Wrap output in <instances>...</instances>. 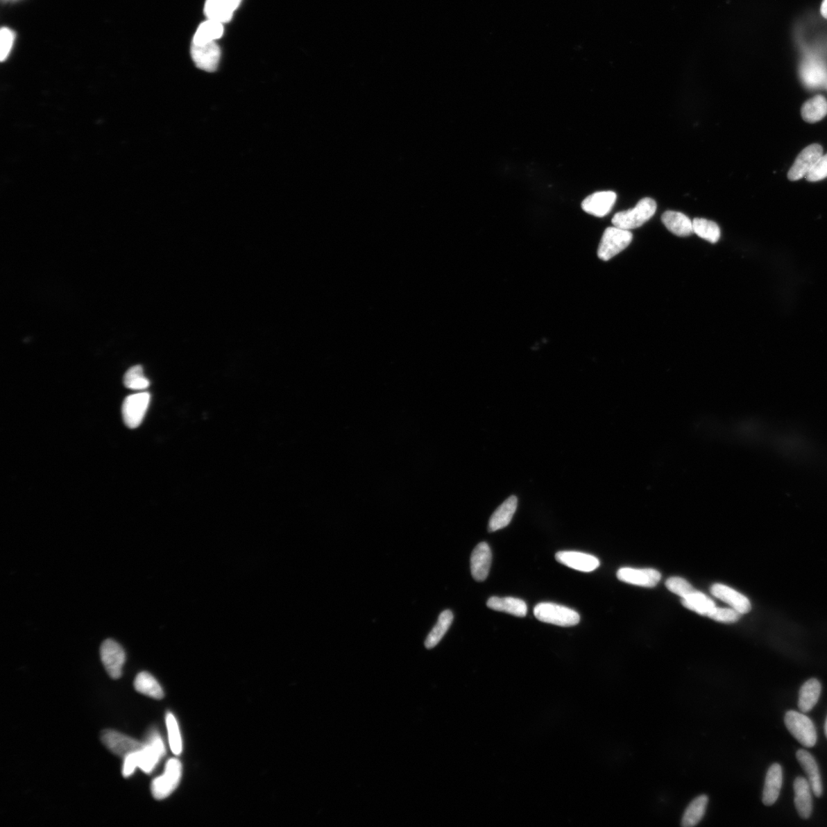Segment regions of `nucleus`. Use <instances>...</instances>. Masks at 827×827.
<instances>
[{
	"instance_id": "obj_1",
	"label": "nucleus",
	"mask_w": 827,
	"mask_h": 827,
	"mask_svg": "<svg viewBox=\"0 0 827 827\" xmlns=\"http://www.w3.org/2000/svg\"><path fill=\"white\" fill-rule=\"evenodd\" d=\"M656 211V203L651 198H645L634 208L620 212L612 219V224L622 230H631L639 228L651 219Z\"/></svg>"
},
{
	"instance_id": "obj_2",
	"label": "nucleus",
	"mask_w": 827,
	"mask_h": 827,
	"mask_svg": "<svg viewBox=\"0 0 827 827\" xmlns=\"http://www.w3.org/2000/svg\"><path fill=\"white\" fill-rule=\"evenodd\" d=\"M632 239L633 235L629 230L616 226L607 228L597 249L598 257L604 262L611 260L629 247Z\"/></svg>"
},
{
	"instance_id": "obj_3",
	"label": "nucleus",
	"mask_w": 827,
	"mask_h": 827,
	"mask_svg": "<svg viewBox=\"0 0 827 827\" xmlns=\"http://www.w3.org/2000/svg\"><path fill=\"white\" fill-rule=\"evenodd\" d=\"M534 615L540 622L560 626H572L580 622L578 612L554 603H540L534 608Z\"/></svg>"
},
{
	"instance_id": "obj_4",
	"label": "nucleus",
	"mask_w": 827,
	"mask_h": 827,
	"mask_svg": "<svg viewBox=\"0 0 827 827\" xmlns=\"http://www.w3.org/2000/svg\"><path fill=\"white\" fill-rule=\"evenodd\" d=\"M785 722L789 732L803 747H815L817 741V730L814 722L806 715L794 710L788 711L785 714Z\"/></svg>"
},
{
	"instance_id": "obj_5",
	"label": "nucleus",
	"mask_w": 827,
	"mask_h": 827,
	"mask_svg": "<svg viewBox=\"0 0 827 827\" xmlns=\"http://www.w3.org/2000/svg\"><path fill=\"white\" fill-rule=\"evenodd\" d=\"M181 777V762L176 758L169 759L164 774L152 782L151 792L154 799L158 801L167 799L178 787Z\"/></svg>"
},
{
	"instance_id": "obj_6",
	"label": "nucleus",
	"mask_w": 827,
	"mask_h": 827,
	"mask_svg": "<svg viewBox=\"0 0 827 827\" xmlns=\"http://www.w3.org/2000/svg\"><path fill=\"white\" fill-rule=\"evenodd\" d=\"M151 394L139 393L125 398L122 406V415L125 425L131 429L138 427L143 423L151 402Z\"/></svg>"
},
{
	"instance_id": "obj_7",
	"label": "nucleus",
	"mask_w": 827,
	"mask_h": 827,
	"mask_svg": "<svg viewBox=\"0 0 827 827\" xmlns=\"http://www.w3.org/2000/svg\"><path fill=\"white\" fill-rule=\"evenodd\" d=\"M165 753L166 748L161 736L156 731H152L146 738L144 749L139 751L138 767L144 773H151Z\"/></svg>"
},
{
	"instance_id": "obj_8",
	"label": "nucleus",
	"mask_w": 827,
	"mask_h": 827,
	"mask_svg": "<svg viewBox=\"0 0 827 827\" xmlns=\"http://www.w3.org/2000/svg\"><path fill=\"white\" fill-rule=\"evenodd\" d=\"M101 659L108 675L117 679L122 676V669L126 659L123 649L112 639L103 642L101 649Z\"/></svg>"
},
{
	"instance_id": "obj_9",
	"label": "nucleus",
	"mask_w": 827,
	"mask_h": 827,
	"mask_svg": "<svg viewBox=\"0 0 827 827\" xmlns=\"http://www.w3.org/2000/svg\"><path fill=\"white\" fill-rule=\"evenodd\" d=\"M101 738L103 744L110 751L123 758L132 753L142 750L144 747V743L139 742L134 738L113 730L103 731Z\"/></svg>"
},
{
	"instance_id": "obj_10",
	"label": "nucleus",
	"mask_w": 827,
	"mask_h": 827,
	"mask_svg": "<svg viewBox=\"0 0 827 827\" xmlns=\"http://www.w3.org/2000/svg\"><path fill=\"white\" fill-rule=\"evenodd\" d=\"M823 147L819 144H812L803 149L790 169L787 178L791 181L800 180L813 169L817 161L823 156Z\"/></svg>"
},
{
	"instance_id": "obj_11",
	"label": "nucleus",
	"mask_w": 827,
	"mask_h": 827,
	"mask_svg": "<svg viewBox=\"0 0 827 827\" xmlns=\"http://www.w3.org/2000/svg\"><path fill=\"white\" fill-rule=\"evenodd\" d=\"M191 58L197 68L205 71L214 72L218 69L221 58V50L215 42L203 45H191Z\"/></svg>"
},
{
	"instance_id": "obj_12",
	"label": "nucleus",
	"mask_w": 827,
	"mask_h": 827,
	"mask_svg": "<svg viewBox=\"0 0 827 827\" xmlns=\"http://www.w3.org/2000/svg\"><path fill=\"white\" fill-rule=\"evenodd\" d=\"M617 195L612 191H597L588 196L581 203L582 210L590 215L602 218L614 207Z\"/></svg>"
},
{
	"instance_id": "obj_13",
	"label": "nucleus",
	"mask_w": 827,
	"mask_h": 827,
	"mask_svg": "<svg viewBox=\"0 0 827 827\" xmlns=\"http://www.w3.org/2000/svg\"><path fill=\"white\" fill-rule=\"evenodd\" d=\"M557 562L583 572H593L600 566L599 560L589 554L574 551H563L556 554Z\"/></svg>"
},
{
	"instance_id": "obj_14",
	"label": "nucleus",
	"mask_w": 827,
	"mask_h": 827,
	"mask_svg": "<svg viewBox=\"0 0 827 827\" xmlns=\"http://www.w3.org/2000/svg\"><path fill=\"white\" fill-rule=\"evenodd\" d=\"M620 581L629 584L641 587L653 588L658 584L661 574L658 571L647 568V570H636V568H620L617 573Z\"/></svg>"
},
{
	"instance_id": "obj_15",
	"label": "nucleus",
	"mask_w": 827,
	"mask_h": 827,
	"mask_svg": "<svg viewBox=\"0 0 827 827\" xmlns=\"http://www.w3.org/2000/svg\"><path fill=\"white\" fill-rule=\"evenodd\" d=\"M492 563V552L488 544H478L472 552L470 570L477 581H484L488 577Z\"/></svg>"
},
{
	"instance_id": "obj_16",
	"label": "nucleus",
	"mask_w": 827,
	"mask_h": 827,
	"mask_svg": "<svg viewBox=\"0 0 827 827\" xmlns=\"http://www.w3.org/2000/svg\"><path fill=\"white\" fill-rule=\"evenodd\" d=\"M796 756L802 769L808 775L812 792L817 797H821L823 794V784L821 773H819L815 757L810 752L803 749L797 751Z\"/></svg>"
},
{
	"instance_id": "obj_17",
	"label": "nucleus",
	"mask_w": 827,
	"mask_h": 827,
	"mask_svg": "<svg viewBox=\"0 0 827 827\" xmlns=\"http://www.w3.org/2000/svg\"><path fill=\"white\" fill-rule=\"evenodd\" d=\"M794 804L797 813L802 819L810 817L813 811V800L811 796V787L808 779L799 777L794 782Z\"/></svg>"
},
{
	"instance_id": "obj_18",
	"label": "nucleus",
	"mask_w": 827,
	"mask_h": 827,
	"mask_svg": "<svg viewBox=\"0 0 827 827\" xmlns=\"http://www.w3.org/2000/svg\"><path fill=\"white\" fill-rule=\"evenodd\" d=\"M711 592L741 615L747 614L751 609V603L747 597L726 586L715 584L712 587Z\"/></svg>"
},
{
	"instance_id": "obj_19",
	"label": "nucleus",
	"mask_w": 827,
	"mask_h": 827,
	"mask_svg": "<svg viewBox=\"0 0 827 827\" xmlns=\"http://www.w3.org/2000/svg\"><path fill=\"white\" fill-rule=\"evenodd\" d=\"M783 783V771L779 764H773L767 771L762 801L766 806H771L778 799Z\"/></svg>"
},
{
	"instance_id": "obj_20",
	"label": "nucleus",
	"mask_w": 827,
	"mask_h": 827,
	"mask_svg": "<svg viewBox=\"0 0 827 827\" xmlns=\"http://www.w3.org/2000/svg\"><path fill=\"white\" fill-rule=\"evenodd\" d=\"M486 605L492 610L506 612L507 614L520 617H525L528 611L525 602L511 597H492L487 601Z\"/></svg>"
},
{
	"instance_id": "obj_21",
	"label": "nucleus",
	"mask_w": 827,
	"mask_h": 827,
	"mask_svg": "<svg viewBox=\"0 0 827 827\" xmlns=\"http://www.w3.org/2000/svg\"><path fill=\"white\" fill-rule=\"evenodd\" d=\"M518 505L515 496L508 498L491 517L488 530L491 533L506 527L511 523Z\"/></svg>"
},
{
	"instance_id": "obj_22",
	"label": "nucleus",
	"mask_w": 827,
	"mask_h": 827,
	"mask_svg": "<svg viewBox=\"0 0 827 827\" xmlns=\"http://www.w3.org/2000/svg\"><path fill=\"white\" fill-rule=\"evenodd\" d=\"M662 221L670 232L679 237H688L693 233L692 221L681 212L675 211L664 212L662 216Z\"/></svg>"
},
{
	"instance_id": "obj_23",
	"label": "nucleus",
	"mask_w": 827,
	"mask_h": 827,
	"mask_svg": "<svg viewBox=\"0 0 827 827\" xmlns=\"http://www.w3.org/2000/svg\"><path fill=\"white\" fill-rule=\"evenodd\" d=\"M822 686L817 679H810L805 682L799 692V707L803 713H806L817 705L821 697Z\"/></svg>"
},
{
	"instance_id": "obj_24",
	"label": "nucleus",
	"mask_w": 827,
	"mask_h": 827,
	"mask_svg": "<svg viewBox=\"0 0 827 827\" xmlns=\"http://www.w3.org/2000/svg\"><path fill=\"white\" fill-rule=\"evenodd\" d=\"M204 10L207 18L221 24L228 23L235 11L230 0H206Z\"/></svg>"
},
{
	"instance_id": "obj_25",
	"label": "nucleus",
	"mask_w": 827,
	"mask_h": 827,
	"mask_svg": "<svg viewBox=\"0 0 827 827\" xmlns=\"http://www.w3.org/2000/svg\"><path fill=\"white\" fill-rule=\"evenodd\" d=\"M827 115V101L823 95L805 102L801 108V116L804 121L815 123L821 121Z\"/></svg>"
},
{
	"instance_id": "obj_26",
	"label": "nucleus",
	"mask_w": 827,
	"mask_h": 827,
	"mask_svg": "<svg viewBox=\"0 0 827 827\" xmlns=\"http://www.w3.org/2000/svg\"><path fill=\"white\" fill-rule=\"evenodd\" d=\"M135 688L138 692L153 699H162L164 697V690L157 679L147 672H142L137 676Z\"/></svg>"
},
{
	"instance_id": "obj_27",
	"label": "nucleus",
	"mask_w": 827,
	"mask_h": 827,
	"mask_svg": "<svg viewBox=\"0 0 827 827\" xmlns=\"http://www.w3.org/2000/svg\"><path fill=\"white\" fill-rule=\"evenodd\" d=\"M454 615L452 611L446 610L441 613L437 624L433 627L425 640L426 648L432 649L439 644L452 625Z\"/></svg>"
},
{
	"instance_id": "obj_28",
	"label": "nucleus",
	"mask_w": 827,
	"mask_h": 827,
	"mask_svg": "<svg viewBox=\"0 0 827 827\" xmlns=\"http://www.w3.org/2000/svg\"><path fill=\"white\" fill-rule=\"evenodd\" d=\"M224 33L223 24L219 22L208 19L203 23L197 29L194 35V44L203 45V44L215 42L220 39Z\"/></svg>"
},
{
	"instance_id": "obj_29",
	"label": "nucleus",
	"mask_w": 827,
	"mask_h": 827,
	"mask_svg": "<svg viewBox=\"0 0 827 827\" xmlns=\"http://www.w3.org/2000/svg\"><path fill=\"white\" fill-rule=\"evenodd\" d=\"M683 606L697 614L708 617L710 612L716 607L715 602L704 593L696 590L689 596L683 598Z\"/></svg>"
},
{
	"instance_id": "obj_30",
	"label": "nucleus",
	"mask_w": 827,
	"mask_h": 827,
	"mask_svg": "<svg viewBox=\"0 0 827 827\" xmlns=\"http://www.w3.org/2000/svg\"><path fill=\"white\" fill-rule=\"evenodd\" d=\"M708 802V797L706 795H701L692 801L685 811L682 819V826L684 827L697 826L705 815Z\"/></svg>"
},
{
	"instance_id": "obj_31",
	"label": "nucleus",
	"mask_w": 827,
	"mask_h": 827,
	"mask_svg": "<svg viewBox=\"0 0 827 827\" xmlns=\"http://www.w3.org/2000/svg\"><path fill=\"white\" fill-rule=\"evenodd\" d=\"M693 233L712 244L718 242L721 231L719 225L710 220L697 218L692 221Z\"/></svg>"
},
{
	"instance_id": "obj_32",
	"label": "nucleus",
	"mask_w": 827,
	"mask_h": 827,
	"mask_svg": "<svg viewBox=\"0 0 827 827\" xmlns=\"http://www.w3.org/2000/svg\"><path fill=\"white\" fill-rule=\"evenodd\" d=\"M804 83L810 87H817L823 83L826 77V70L822 65L815 61L805 63L801 70Z\"/></svg>"
},
{
	"instance_id": "obj_33",
	"label": "nucleus",
	"mask_w": 827,
	"mask_h": 827,
	"mask_svg": "<svg viewBox=\"0 0 827 827\" xmlns=\"http://www.w3.org/2000/svg\"><path fill=\"white\" fill-rule=\"evenodd\" d=\"M123 383L128 389L135 391H143L150 386V381L145 377L142 366L129 368L124 375Z\"/></svg>"
},
{
	"instance_id": "obj_34",
	"label": "nucleus",
	"mask_w": 827,
	"mask_h": 827,
	"mask_svg": "<svg viewBox=\"0 0 827 827\" xmlns=\"http://www.w3.org/2000/svg\"><path fill=\"white\" fill-rule=\"evenodd\" d=\"M167 726L171 749L174 755L180 756L182 751V738L178 723L173 713L167 715Z\"/></svg>"
},
{
	"instance_id": "obj_35",
	"label": "nucleus",
	"mask_w": 827,
	"mask_h": 827,
	"mask_svg": "<svg viewBox=\"0 0 827 827\" xmlns=\"http://www.w3.org/2000/svg\"><path fill=\"white\" fill-rule=\"evenodd\" d=\"M666 586L671 592L681 597L682 599L696 590L688 581L679 577L669 579L666 582Z\"/></svg>"
},
{
	"instance_id": "obj_36",
	"label": "nucleus",
	"mask_w": 827,
	"mask_h": 827,
	"mask_svg": "<svg viewBox=\"0 0 827 827\" xmlns=\"http://www.w3.org/2000/svg\"><path fill=\"white\" fill-rule=\"evenodd\" d=\"M16 39V34L10 28L3 27L0 31V58L4 62L9 57L13 44Z\"/></svg>"
},
{
	"instance_id": "obj_37",
	"label": "nucleus",
	"mask_w": 827,
	"mask_h": 827,
	"mask_svg": "<svg viewBox=\"0 0 827 827\" xmlns=\"http://www.w3.org/2000/svg\"><path fill=\"white\" fill-rule=\"evenodd\" d=\"M741 614L735 609L719 608L715 607L708 615L716 622L722 623H735L740 620Z\"/></svg>"
},
{
	"instance_id": "obj_38",
	"label": "nucleus",
	"mask_w": 827,
	"mask_h": 827,
	"mask_svg": "<svg viewBox=\"0 0 827 827\" xmlns=\"http://www.w3.org/2000/svg\"><path fill=\"white\" fill-rule=\"evenodd\" d=\"M827 178V153L817 161L812 171L806 176L808 181L814 182Z\"/></svg>"
},
{
	"instance_id": "obj_39",
	"label": "nucleus",
	"mask_w": 827,
	"mask_h": 827,
	"mask_svg": "<svg viewBox=\"0 0 827 827\" xmlns=\"http://www.w3.org/2000/svg\"><path fill=\"white\" fill-rule=\"evenodd\" d=\"M139 751L132 753V754L124 758L122 771L124 778H128L131 776L138 767Z\"/></svg>"
},
{
	"instance_id": "obj_40",
	"label": "nucleus",
	"mask_w": 827,
	"mask_h": 827,
	"mask_svg": "<svg viewBox=\"0 0 827 827\" xmlns=\"http://www.w3.org/2000/svg\"><path fill=\"white\" fill-rule=\"evenodd\" d=\"M821 14L825 19H827V0H824L821 5Z\"/></svg>"
},
{
	"instance_id": "obj_41",
	"label": "nucleus",
	"mask_w": 827,
	"mask_h": 827,
	"mask_svg": "<svg viewBox=\"0 0 827 827\" xmlns=\"http://www.w3.org/2000/svg\"><path fill=\"white\" fill-rule=\"evenodd\" d=\"M241 1V0H230V2L232 4L235 10L238 8L239 6L240 5Z\"/></svg>"
},
{
	"instance_id": "obj_42",
	"label": "nucleus",
	"mask_w": 827,
	"mask_h": 827,
	"mask_svg": "<svg viewBox=\"0 0 827 827\" xmlns=\"http://www.w3.org/2000/svg\"><path fill=\"white\" fill-rule=\"evenodd\" d=\"M824 732H825L826 737L827 738V716H826L825 725H824Z\"/></svg>"
},
{
	"instance_id": "obj_43",
	"label": "nucleus",
	"mask_w": 827,
	"mask_h": 827,
	"mask_svg": "<svg viewBox=\"0 0 827 827\" xmlns=\"http://www.w3.org/2000/svg\"><path fill=\"white\" fill-rule=\"evenodd\" d=\"M5 1H12V0H5Z\"/></svg>"
}]
</instances>
